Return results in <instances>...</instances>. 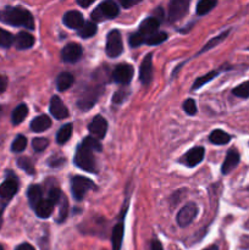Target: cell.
I'll return each mask as SVG.
<instances>
[{"label": "cell", "instance_id": "46", "mask_svg": "<svg viewBox=\"0 0 249 250\" xmlns=\"http://www.w3.org/2000/svg\"><path fill=\"white\" fill-rule=\"evenodd\" d=\"M139 2H141V0H131V1H127V0H122L121 5L124 7H131V6H133V5L139 4Z\"/></svg>", "mask_w": 249, "mask_h": 250}, {"label": "cell", "instance_id": "13", "mask_svg": "<svg viewBox=\"0 0 249 250\" xmlns=\"http://www.w3.org/2000/svg\"><path fill=\"white\" fill-rule=\"evenodd\" d=\"M17 192H19V180L14 175L10 176L0 185V198L2 199L10 200Z\"/></svg>", "mask_w": 249, "mask_h": 250}, {"label": "cell", "instance_id": "14", "mask_svg": "<svg viewBox=\"0 0 249 250\" xmlns=\"http://www.w3.org/2000/svg\"><path fill=\"white\" fill-rule=\"evenodd\" d=\"M153 54H148L139 67V80L144 85H148L153 80Z\"/></svg>", "mask_w": 249, "mask_h": 250}, {"label": "cell", "instance_id": "49", "mask_svg": "<svg viewBox=\"0 0 249 250\" xmlns=\"http://www.w3.org/2000/svg\"><path fill=\"white\" fill-rule=\"evenodd\" d=\"M5 209V203L0 202V229H1V225H2V211Z\"/></svg>", "mask_w": 249, "mask_h": 250}, {"label": "cell", "instance_id": "23", "mask_svg": "<svg viewBox=\"0 0 249 250\" xmlns=\"http://www.w3.org/2000/svg\"><path fill=\"white\" fill-rule=\"evenodd\" d=\"M50 126H51V120L50 117L46 116V115H41V116L32 120L31 122V129L33 132H37V133H41V132L46 131Z\"/></svg>", "mask_w": 249, "mask_h": 250}, {"label": "cell", "instance_id": "41", "mask_svg": "<svg viewBox=\"0 0 249 250\" xmlns=\"http://www.w3.org/2000/svg\"><path fill=\"white\" fill-rule=\"evenodd\" d=\"M183 110L186 111V114L188 115H195L197 114V104L193 99H187L182 105Z\"/></svg>", "mask_w": 249, "mask_h": 250}, {"label": "cell", "instance_id": "12", "mask_svg": "<svg viewBox=\"0 0 249 250\" xmlns=\"http://www.w3.org/2000/svg\"><path fill=\"white\" fill-rule=\"evenodd\" d=\"M205 149L203 146H195V148L188 150L182 158L180 159V163L185 164L188 167H194L198 164H200L204 159Z\"/></svg>", "mask_w": 249, "mask_h": 250}, {"label": "cell", "instance_id": "5", "mask_svg": "<svg viewBox=\"0 0 249 250\" xmlns=\"http://www.w3.org/2000/svg\"><path fill=\"white\" fill-rule=\"evenodd\" d=\"M106 54L109 58H117L124 51V43H122V37L117 29H112L107 33L106 37Z\"/></svg>", "mask_w": 249, "mask_h": 250}, {"label": "cell", "instance_id": "42", "mask_svg": "<svg viewBox=\"0 0 249 250\" xmlns=\"http://www.w3.org/2000/svg\"><path fill=\"white\" fill-rule=\"evenodd\" d=\"M65 161H66L65 159L61 158V156L54 155V156H51V158L48 160V165L50 166V167H53V168L61 167V166L65 164Z\"/></svg>", "mask_w": 249, "mask_h": 250}, {"label": "cell", "instance_id": "38", "mask_svg": "<svg viewBox=\"0 0 249 250\" xmlns=\"http://www.w3.org/2000/svg\"><path fill=\"white\" fill-rule=\"evenodd\" d=\"M81 144L84 146L85 148L90 149L92 151H102V144H100L98 139L93 138V137H87Z\"/></svg>", "mask_w": 249, "mask_h": 250}, {"label": "cell", "instance_id": "28", "mask_svg": "<svg viewBox=\"0 0 249 250\" xmlns=\"http://www.w3.org/2000/svg\"><path fill=\"white\" fill-rule=\"evenodd\" d=\"M97 31H98L97 23H94L93 21H87L84 22V24H83L80 29H78V36L87 39L94 36V34L97 33Z\"/></svg>", "mask_w": 249, "mask_h": 250}, {"label": "cell", "instance_id": "21", "mask_svg": "<svg viewBox=\"0 0 249 250\" xmlns=\"http://www.w3.org/2000/svg\"><path fill=\"white\" fill-rule=\"evenodd\" d=\"M27 197H28L29 205L33 209H36L37 205L43 200V189H42L41 186L32 185L27 190Z\"/></svg>", "mask_w": 249, "mask_h": 250}, {"label": "cell", "instance_id": "37", "mask_svg": "<svg viewBox=\"0 0 249 250\" xmlns=\"http://www.w3.org/2000/svg\"><path fill=\"white\" fill-rule=\"evenodd\" d=\"M232 94L236 95V97L238 98H243V99L249 98V81L248 82H244L242 83V84L237 85L236 88H233Z\"/></svg>", "mask_w": 249, "mask_h": 250}, {"label": "cell", "instance_id": "53", "mask_svg": "<svg viewBox=\"0 0 249 250\" xmlns=\"http://www.w3.org/2000/svg\"><path fill=\"white\" fill-rule=\"evenodd\" d=\"M248 50H249V48H248Z\"/></svg>", "mask_w": 249, "mask_h": 250}, {"label": "cell", "instance_id": "6", "mask_svg": "<svg viewBox=\"0 0 249 250\" xmlns=\"http://www.w3.org/2000/svg\"><path fill=\"white\" fill-rule=\"evenodd\" d=\"M103 93L102 87H89L83 92L80 99L77 102V106L80 107L82 111H88L93 107V105L98 102L99 97Z\"/></svg>", "mask_w": 249, "mask_h": 250}, {"label": "cell", "instance_id": "39", "mask_svg": "<svg viewBox=\"0 0 249 250\" xmlns=\"http://www.w3.org/2000/svg\"><path fill=\"white\" fill-rule=\"evenodd\" d=\"M128 43H129V46H131V48H137V46H139V45H142V44L145 43V37H144L143 34L139 33V32H137V33H133L129 36Z\"/></svg>", "mask_w": 249, "mask_h": 250}, {"label": "cell", "instance_id": "9", "mask_svg": "<svg viewBox=\"0 0 249 250\" xmlns=\"http://www.w3.org/2000/svg\"><path fill=\"white\" fill-rule=\"evenodd\" d=\"M83 55V49L77 43H68L61 50V59L67 63H75L81 60Z\"/></svg>", "mask_w": 249, "mask_h": 250}, {"label": "cell", "instance_id": "30", "mask_svg": "<svg viewBox=\"0 0 249 250\" xmlns=\"http://www.w3.org/2000/svg\"><path fill=\"white\" fill-rule=\"evenodd\" d=\"M219 73H220V71H210V72H208L207 75L202 76V77H199V78H197V81L194 82V84L192 85V90H197L198 88H200L202 85L207 84L208 82H210V81L214 80V78L216 77Z\"/></svg>", "mask_w": 249, "mask_h": 250}, {"label": "cell", "instance_id": "36", "mask_svg": "<svg viewBox=\"0 0 249 250\" xmlns=\"http://www.w3.org/2000/svg\"><path fill=\"white\" fill-rule=\"evenodd\" d=\"M26 146L27 138L24 136H22V134H20V136H17L16 139L12 142L11 150L14 151V153H21V151H23L24 149H26Z\"/></svg>", "mask_w": 249, "mask_h": 250}, {"label": "cell", "instance_id": "2", "mask_svg": "<svg viewBox=\"0 0 249 250\" xmlns=\"http://www.w3.org/2000/svg\"><path fill=\"white\" fill-rule=\"evenodd\" d=\"M94 151H92L90 149L85 148L84 146L80 144L76 150L75 154V165L78 166L82 170L87 171L90 173H97L98 172V164L97 160L94 158Z\"/></svg>", "mask_w": 249, "mask_h": 250}, {"label": "cell", "instance_id": "20", "mask_svg": "<svg viewBox=\"0 0 249 250\" xmlns=\"http://www.w3.org/2000/svg\"><path fill=\"white\" fill-rule=\"evenodd\" d=\"M124 226L121 221L117 225H115V227L112 229V234H111L112 250H121L122 242H124Z\"/></svg>", "mask_w": 249, "mask_h": 250}, {"label": "cell", "instance_id": "1", "mask_svg": "<svg viewBox=\"0 0 249 250\" xmlns=\"http://www.w3.org/2000/svg\"><path fill=\"white\" fill-rule=\"evenodd\" d=\"M0 21L15 27L34 29V19L31 12L21 6H6L0 10Z\"/></svg>", "mask_w": 249, "mask_h": 250}, {"label": "cell", "instance_id": "19", "mask_svg": "<svg viewBox=\"0 0 249 250\" xmlns=\"http://www.w3.org/2000/svg\"><path fill=\"white\" fill-rule=\"evenodd\" d=\"M34 45V37L28 32H20L15 37V46L19 50H26Z\"/></svg>", "mask_w": 249, "mask_h": 250}, {"label": "cell", "instance_id": "17", "mask_svg": "<svg viewBox=\"0 0 249 250\" xmlns=\"http://www.w3.org/2000/svg\"><path fill=\"white\" fill-rule=\"evenodd\" d=\"M63 24L71 29H80L84 24V20L80 11L71 10L63 15Z\"/></svg>", "mask_w": 249, "mask_h": 250}, {"label": "cell", "instance_id": "22", "mask_svg": "<svg viewBox=\"0 0 249 250\" xmlns=\"http://www.w3.org/2000/svg\"><path fill=\"white\" fill-rule=\"evenodd\" d=\"M54 205L55 204H54L49 198H46V199H43L38 205H37L34 211H36L37 216L41 217V219H48L51 215V212H53Z\"/></svg>", "mask_w": 249, "mask_h": 250}, {"label": "cell", "instance_id": "35", "mask_svg": "<svg viewBox=\"0 0 249 250\" xmlns=\"http://www.w3.org/2000/svg\"><path fill=\"white\" fill-rule=\"evenodd\" d=\"M17 165H19V167L22 168L24 172L28 173V175H34V173H36L34 165H33V163H32L31 159L20 158L19 160H17Z\"/></svg>", "mask_w": 249, "mask_h": 250}, {"label": "cell", "instance_id": "11", "mask_svg": "<svg viewBox=\"0 0 249 250\" xmlns=\"http://www.w3.org/2000/svg\"><path fill=\"white\" fill-rule=\"evenodd\" d=\"M88 131H89L90 137L95 139L104 138L105 134L107 132V122L100 115H97L94 119L92 120L89 125H88Z\"/></svg>", "mask_w": 249, "mask_h": 250}, {"label": "cell", "instance_id": "29", "mask_svg": "<svg viewBox=\"0 0 249 250\" xmlns=\"http://www.w3.org/2000/svg\"><path fill=\"white\" fill-rule=\"evenodd\" d=\"M228 34H229V31H226V32H224V33L219 34V36H217V37H214V38H212V39H210V41L208 42V43L205 44V45L203 46L202 49H200V51L197 54V55L205 53V51L210 50V49H212V48H214V46L219 45V44L221 43V42L225 41V38H226V37L228 36Z\"/></svg>", "mask_w": 249, "mask_h": 250}, {"label": "cell", "instance_id": "26", "mask_svg": "<svg viewBox=\"0 0 249 250\" xmlns=\"http://www.w3.org/2000/svg\"><path fill=\"white\" fill-rule=\"evenodd\" d=\"M28 115V106L26 104H20L16 109L12 111V116H11V121L15 126L21 124L24 119Z\"/></svg>", "mask_w": 249, "mask_h": 250}, {"label": "cell", "instance_id": "4", "mask_svg": "<svg viewBox=\"0 0 249 250\" xmlns=\"http://www.w3.org/2000/svg\"><path fill=\"white\" fill-rule=\"evenodd\" d=\"M95 187L94 182L89 178L82 177V176H73L71 178V192L76 200H82L88 190Z\"/></svg>", "mask_w": 249, "mask_h": 250}, {"label": "cell", "instance_id": "8", "mask_svg": "<svg viewBox=\"0 0 249 250\" xmlns=\"http://www.w3.org/2000/svg\"><path fill=\"white\" fill-rule=\"evenodd\" d=\"M133 67L128 63H120L112 71V80L119 84H128L133 78Z\"/></svg>", "mask_w": 249, "mask_h": 250}, {"label": "cell", "instance_id": "48", "mask_svg": "<svg viewBox=\"0 0 249 250\" xmlns=\"http://www.w3.org/2000/svg\"><path fill=\"white\" fill-rule=\"evenodd\" d=\"M93 2H94L93 0H89V1H81V0H78L77 4L80 5V6H82V7H88L89 5H92Z\"/></svg>", "mask_w": 249, "mask_h": 250}, {"label": "cell", "instance_id": "51", "mask_svg": "<svg viewBox=\"0 0 249 250\" xmlns=\"http://www.w3.org/2000/svg\"><path fill=\"white\" fill-rule=\"evenodd\" d=\"M0 250H4V248H2V246H1V244H0Z\"/></svg>", "mask_w": 249, "mask_h": 250}, {"label": "cell", "instance_id": "50", "mask_svg": "<svg viewBox=\"0 0 249 250\" xmlns=\"http://www.w3.org/2000/svg\"><path fill=\"white\" fill-rule=\"evenodd\" d=\"M204 250H219V247L217 246H210L208 248H205Z\"/></svg>", "mask_w": 249, "mask_h": 250}, {"label": "cell", "instance_id": "31", "mask_svg": "<svg viewBox=\"0 0 249 250\" xmlns=\"http://www.w3.org/2000/svg\"><path fill=\"white\" fill-rule=\"evenodd\" d=\"M217 2L212 1V0H200L197 4V14L199 16H203V15H207L208 12L211 11L215 6H216Z\"/></svg>", "mask_w": 249, "mask_h": 250}, {"label": "cell", "instance_id": "16", "mask_svg": "<svg viewBox=\"0 0 249 250\" xmlns=\"http://www.w3.org/2000/svg\"><path fill=\"white\" fill-rule=\"evenodd\" d=\"M241 161V156H239L238 150L236 149H229L226 154V158H225L224 164H222L221 167V172L224 175H228L232 170L237 167V165Z\"/></svg>", "mask_w": 249, "mask_h": 250}, {"label": "cell", "instance_id": "7", "mask_svg": "<svg viewBox=\"0 0 249 250\" xmlns=\"http://www.w3.org/2000/svg\"><path fill=\"white\" fill-rule=\"evenodd\" d=\"M189 2L187 0H172L168 4V20L170 22H177L188 14Z\"/></svg>", "mask_w": 249, "mask_h": 250}, {"label": "cell", "instance_id": "47", "mask_svg": "<svg viewBox=\"0 0 249 250\" xmlns=\"http://www.w3.org/2000/svg\"><path fill=\"white\" fill-rule=\"evenodd\" d=\"M15 250H36V249H34V247L31 246L29 243H22L20 244V246Z\"/></svg>", "mask_w": 249, "mask_h": 250}, {"label": "cell", "instance_id": "32", "mask_svg": "<svg viewBox=\"0 0 249 250\" xmlns=\"http://www.w3.org/2000/svg\"><path fill=\"white\" fill-rule=\"evenodd\" d=\"M166 39H167V33H165V32L158 31L156 33H154V34H151V36L146 37L145 44H148V45H159V44L164 43Z\"/></svg>", "mask_w": 249, "mask_h": 250}, {"label": "cell", "instance_id": "33", "mask_svg": "<svg viewBox=\"0 0 249 250\" xmlns=\"http://www.w3.org/2000/svg\"><path fill=\"white\" fill-rule=\"evenodd\" d=\"M58 205H59V215H58V220H56V221H58L59 224H61V222H63L66 219H67L68 203H67V199H66L65 195H62V197H61L60 202L58 203Z\"/></svg>", "mask_w": 249, "mask_h": 250}, {"label": "cell", "instance_id": "27", "mask_svg": "<svg viewBox=\"0 0 249 250\" xmlns=\"http://www.w3.org/2000/svg\"><path fill=\"white\" fill-rule=\"evenodd\" d=\"M72 125H63V126L59 129L58 133H56V142H58L59 144H65L66 142L70 141L71 136H72Z\"/></svg>", "mask_w": 249, "mask_h": 250}, {"label": "cell", "instance_id": "43", "mask_svg": "<svg viewBox=\"0 0 249 250\" xmlns=\"http://www.w3.org/2000/svg\"><path fill=\"white\" fill-rule=\"evenodd\" d=\"M127 95H128V92H126L124 89L117 90V92L114 94V97H112V102H114L115 104H121V103L124 102Z\"/></svg>", "mask_w": 249, "mask_h": 250}, {"label": "cell", "instance_id": "34", "mask_svg": "<svg viewBox=\"0 0 249 250\" xmlns=\"http://www.w3.org/2000/svg\"><path fill=\"white\" fill-rule=\"evenodd\" d=\"M15 43V37L10 32L0 28V46L1 48H10Z\"/></svg>", "mask_w": 249, "mask_h": 250}, {"label": "cell", "instance_id": "24", "mask_svg": "<svg viewBox=\"0 0 249 250\" xmlns=\"http://www.w3.org/2000/svg\"><path fill=\"white\" fill-rule=\"evenodd\" d=\"M73 82H75V77L70 72H61L56 78V88L60 92H63L72 87Z\"/></svg>", "mask_w": 249, "mask_h": 250}, {"label": "cell", "instance_id": "25", "mask_svg": "<svg viewBox=\"0 0 249 250\" xmlns=\"http://www.w3.org/2000/svg\"><path fill=\"white\" fill-rule=\"evenodd\" d=\"M210 142L212 144H216V146H225V144L229 143L231 142V136L228 133H226L222 129H215L210 133L209 136Z\"/></svg>", "mask_w": 249, "mask_h": 250}, {"label": "cell", "instance_id": "18", "mask_svg": "<svg viewBox=\"0 0 249 250\" xmlns=\"http://www.w3.org/2000/svg\"><path fill=\"white\" fill-rule=\"evenodd\" d=\"M160 27V21L156 17H148V19L144 20L141 24H139V33L143 34L144 37H149L151 34L156 33Z\"/></svg>", "mask_w": 249, "mask_h": 250}, {"label": "cell", "instance_id": "3", "mask_svg": "<svg viewBox=\"0 0 249 250\" xmlns=\"http://www.w3.org/2000/svg\"><path fill=\"white\" fill-rule=\"evenodd\" d=\"M119 5L115 1H103L95 7L94 11L92 12L93 22H102L104 20H111L119 15Z\"/></svg>", "mask_w": 249, "mask_h": 250}, {"label": "cell", "instance_id": "40", "mask_svg": "<svg viewBox=\"0 0 249 250\" xmlns=\"http://www.w3.org/2000/svg\"><path fill=\"white\" fill-rule=\"evenodd\" d=\"M49 146V141L46 138H34L32 141V146L36 151L45 150L46 146Z\"/></svg>", "mask_w": 249, "mask_h": 250}, {"label": "cell", "instance_id": "15", "mask_svg": "<svg viewBox=\"0 0 249 250\" xmlns=\"http://www.w3.org/2000/svg\"><path fill=\"white\" fill-rule=\"evenodd\" d=\"M50 114L53 115L55 119L58 120H63L66 117H68L70 112H68V109L66 107V105L63 104L62 100L58 97V95H54L50 100Z\"/></svg>", "mask_w": 249, "mask_h": 250}, {"label": "cell", "instance_id": "10", "mask_svg": "<svg viewBox=\"0 0 249 250\" xmlns=\"http://www.w3.org/2000/svg\"><path fill=\"white\" fill-rule=\"evenodd\" d=\"M198 215V207L195 203H188L187 205L180 210L177 214V224L181 227H186L197 217Z\"/></svg>", "mask_w": 249, "mask_h": 250}, {"label": "cell", "instance_id": "52", "mask_svg": "<svg viewBox=\"0 0 249 250\" xmlns=\"http://www.w3.org/2000/svg\"><path fill=\"white\" fill-rule=\"evenodd\" d=\"M247 190H248V192H249V187H248V188H247Z\"/></svg>", "mask_w": 249, "mask_h": 250}, {"label": "cell", "instance_id": "45", "mask_svg": "<svg viewBox=\"0 0 249 250\" xmlns=\"http://www.w3.org/2000/svg\"><path fill=\"white\" fill-rule=\"evenodd\" d=\"M150 250H164V248H163V246H161V243L158 241V239H154V241H151Z\"/></svg>", "mask_w": 249, "mask_h": 250}, {"label": "cell", "instance_id": "44", "mask_svg": "<svg viewBox=\"0 0 249 250\" xmlns=\"http://www.w3.org/2000/svg\"><path fill=\"white\" fill-rule=\"evenodd\" d=\"M7 83H9L7 77H5V76H0V93H4L5 90H6Z\"/></svg>", "mask_w": 249, "mask_h": 250}]
</instances>
